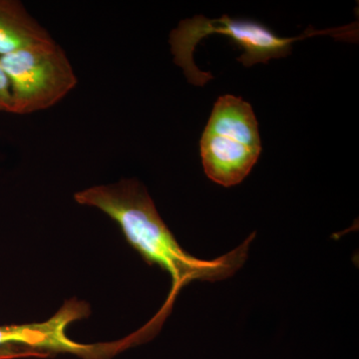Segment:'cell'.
<instances>
[{"mask_svg":"<svg viewBox=\"0 0 359 359\" xmlns=\"http://www.w3.org/2000/svg\"><path fill=\"white\" fill-rule=\"evenodd\" d=\"M358 23H353L327 30L309 27L299 36L287 39L278 36L269 27L257 21L238 20L229 15L209 20L205 16L197 15L179 23L178 27L170 35V45L174 62L184 70L188 81L197 86H204L212 79V75L203 72L197 67L194 62L193 53L201 40L215 33L224 35L240 47L243 54L238 61L245 67H250L257 63H268L273 58L285 57L290 54L292 43L297 40L328 34L337 39L354 42L358 39Z\"/></svg>","mask_w":359,"mask_h":359,"instance_id":"cell-2","label":"cell"},{"mask_svg":"<svg viewBox=\"0 0 359 359\" xmlns=\"http://www.w3.org/2000/svg\"><path fill=\"white\" fill-rule=\"evenodd\" d=\"M78 204L97 208L121 229L132 247L150 264H157L172 278L171 295L193 280L229 278L245 263L248 245L231 254L203 261L182 249L156 209L150 196L136 180L91 187L74 195Z\"/></svg>","mask_w":359,"mask_h":359,"instance_id":"cell-1","label":"cell"},{"mask_svg":"<svg viewBox=\"0 0 359 359\" xmlns=\"http://www.w3.org/2000/svg\"><path fill=\"white\" fill-rule=\"evenodd\" d=\"M0 63L11 85V114L49 109L77 85L74 68L55 41L6 54Z\"/></svg>","mask_w":359,"mask_h":359,"instance_id":"cell-4","label":"cell"},{"mask_svg":"<svg viewBox=\"0 0 359 359\" xmlns=\"http://www.w3.org/2000/svg\"><path fill=\"white\" fill-rule=\"evenodd\" d=\"M51 35L16 0H0V57L53 42Z\"/></svg>","mask_w":359,"mask_h":359,"instance_id":"cell-6","label":"cell"},{"mask_svg":"<svg viewBox=\"0 0 359 359\" xmlns=\"http://www.w3.org/2000/svg\"><path fill=\"white\" fill-rule=\"evenodd\" d=\"M208 178L224 187L244 181L262 153L259 123L250 103L241 97H219L200 141Z\"/></svg>","mask_w":359,"mask_h":359,"instance_id":"cell-3","label":"cell"},{"mask_svg":"<svg viewBox=\"0 0 359 359\" xmlns=\"http://www.w3.org/2000/svg\"><path fill=\"white\" fill-rule=\"evenodd\" d=\"M11 85L0 63V113L11 112Z\"/></svg>","mask_w":359,"mask_h":359,"instance_id":"cell-7","label":"cell"},{"mask_svg":"<svg viewBox=\"0 0 359 359\" xmlns=\"http://www.w3.org/2000/svg\"><path fill=\"white\" fill-rule=\"evenodd\" d=\"M88 304L68 301L57 313L43 323L0 325V358L16 356L14 351H25L27 355L71 353L83 359H108L121 351L123 342L83 344L67 337V327L73 321L87 318Z\"/></svg>","mask_w":359,"mask_h":359,"instance_id":"cell-5","label":"cell"}]
</instances>
